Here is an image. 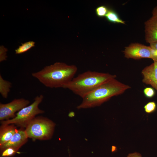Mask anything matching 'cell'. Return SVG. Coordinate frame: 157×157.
Segmentation results:
<instances>
[{
    "mask_svg": "<svg viewBox=\"0 0 157 157\" xmlns=\"http://www.w3.org/2000/svg\"><path fill=\"white\" fill-rule=\"evenodd\" d=\"M11 86V83L3 79L0 74V93L3 97L5 98L7 97Z\"/></svg>",
    "mask_w": 157,
    "mask_h": 157,
    "instance_id": "12",
    "label": "cell"
},
{
    "mask_svg": "<svg viewBox=\"0 0 157 157\" xmlns=\"http://www.w3.org/2000/svg\"><path fill=\"white\" fill-rule=\"evenodd\" d=\"M17 130V127L14 124H1L0 127V145L10 140Z\"/></svg>",
    "mask_w": 157,
    "mask_h": 157,
    "instance_id": "11",
    "label": "cell"
},
{
    "mask_svg": "<svg viewBox=\"0 0 157 157\" xmlns=\"http://www.w3.org/2000/svg\"><path fill=\"white\" fill-rule=\"evenodd\" d=\"M35 44V42L33 41H30L22 43L21 45L15 49V53L20 54L24 53L34 47Z\"/></svg>",
    "mask_w": 157,
    "mask_h": 157,
    "instance_id": "14",
    "label": "cell"
},
{
    "mask_svg": "<svg viewBox=\"0 0 157 157\" xmlns=\"http://www.w3.org/2000/svg\"><path fill=\"white\" fill-rule=\"evenodd\" d=\"M105 17L110 22L125 24V22L121 19L117 13L112 9H109Z\"/></svg>",
    "mask_w": 157,
    "mask_h": 157,
    "instance_id": "13",
    "label": "cell"
},
{
    "mask_svg": "<svg viewBox=\"0 0 157 157\" xmlns=\"http://www.w3.org/2000/svg\"><path fill=\"white\" fill-rule=\"evenodd\" d=\"M109 9L106 6L102 5L97 7L95 9V13L97 16L100 17L106 16L108 12Z\"/></svg>",
    "mask_w": 157,
    "mask_h": 157,
    "instance_id": "16",
    "label": "cell"
},
{
    "mask_svg": "<svg viewBox=\"0 0 157 157\" xmlns=\"http://www.w3.org/2000/svg\"><path fill=\"white\" fill-rule=\"evenodd\" d=\"M115 75L88 71L74 77L63 88L67 89L82 98L106 81L116 78Z\"/></svg>",
    "mask_w": 157,
    "mask_h": 157,
    "instance_id": "3",
    "label": "cell"
},
{
    "mask_svg": "<svg viewBox=\"0 0 157 157\" xmlns=\"http://www.w3.org/2000/svg\"><path fill=\"white\" fill-rule=\"evenodd\" d=\"M55 123L46 117H35L28 124L25 130L28 138L33 140H47L52 137Z\"/></svg>",
    "mask_w": 157,
    "mask_h": 157,
    "instance_id": "4",
    "label": "cell"
},
{
    "mask_svg": "<svg viewBox=\"0 0 157 157\" xmlns=\"http://www.w3.org/2000/svg\"><path fill=\"white\" fill-rule=\"evenodd\" d=\"M123 52L125 57L127 58H153V51L150 47L138 43H131L125 47Z\"/></svg>",
    "mask_w": 157,
    "mask_h": 157,
    "instance_id": "7",
    "label": "cell"
},
{
    "mask_svg": "<svg viewBox=\"0 0 157 157\" xmlns=\"http://www.w3.org/2000/svg\"><path fill=\"white\" fill-rule=\"evenodd\" d=\"M28 138L25 129L21 128L20 129H17L10 140L0 145L1 152L8 147L13 148L18 150L22 145L26 142Z\"/></svg>",
    "mask_w": 157,
    "mask_h": 157,
    "instance_id": "8",
    "label": "cell"
},
{
    "mask_svg": "<svg viewBox=\"0 0 157 157\" xmlns=\"http://www.w3.org/2000/svg\"><path fill=\"white\" fill-rule=\"evenodd\" d=\"M149 46L153 51L152 59L154 62L157 63V42L150 44Z\"/></svg>",
    "mask_w": 157,
    "mask_h": 157,
    "instance_id": "19",
    "label": "cell"
},
{
    "mask_svg": "<svg viewBox=\"0 0 157 157\" xmlns=\"http://www.w3.org/2000/svg\"><path fill=\"white\" fill-rule=\"evenodd\" d=\"M143 76L142 81L151 85L157 91V63L154 62L146 67L142 71Z\"/></svg>",
    "mask_w": 157,
    "mask_h": 157,
    "instance_id": "9",
    "label": "cell"
},
{
    "mask_svg": "<svg viewBox=\"0 0 157 157\" xmlns=\"http://www.w3.org/2000/svg\"><path fill=\"white\" fill-rule=\"evenodd\" d=\"M18 150L12 147H8L3 150L1 152V157H11L14 156Z\"/></svg>",
    "mask_w": 157,
    "mask_h": 157,
    "instance_id": "15",
    "label": "cell"
},
{
    "mask_svg": "<svg viewBox=\"0 0 157 157\" xmlns=\"http://www.w3.org/2000/svg\"><path fill=\"white\" fill-rule=\"evenodd\" d=\"M0 61L1 62L6 60L7 57L6 52L7 50L3 46H0Z\"/></svg>",
    "mask_w": 157,
    "mask_h": 157,
    "instance_id": "20",
    "label": "cell"
},
{
    "mask_svg": "<svg viewBox=\"0 0 157 157\" xmlns=\"http://www.w3.org/2000/svg\"><path fill=\"white\" fill-rule=\"evenodd\" d=\"M43 98V96L42 94L37 96L31 104L24 107L18 111L14 118L1 121V124H13L21 128H25L35 116L44 113V110L38 107Z\"/></svg>",
    "mask_w": 157,
    "mask_h": 157,
    "instance_id": "5",
    "label": "cell"
},
{
    "mask_svg": "<svg viewBox=\"0 0 157 157\" xmlns=\"http://www.w3.org/2000/svg\"><path fill=\"white\" fill-rule=\"evenodd\" d=\"M127 157H142L141 154L138 152H135L129 154Z\"/></svg>",
    "mask_w": 157,
    "mask_h": 157,
    "instance_id": "21",
    "label": "cell"
},
{
    "mask_svg": "<svg viewBox=\"0 0 157 157\" xmlns=\"http://www.w3.org/2000/svg\"><path fill=\"white\" fill-rule=\"evenodd\" d=\"M152 17H153L157 19V6H155L152 11Z\"/></svg>",
    "mask_w": 157,
    "mask_h": 157,
    "instance_id": "22",
    "label": "cell"
},
{
    "mask_svg": "<svg viewBox=\"0 0 157 157\" xmlns=\"http://www.w3.org/2000/svg\"><path fill=\"white\" fill-rule=\"evenodd\" d=\"M143 92L145 96L147 98H151L154 97L155 94V92L153 88L147 87L143 90Z\"/></svg>",
    "mask_w": 157,
    "mask_h": 157,
    "instance_id": "18",
    "label": "cell"
},
{
    "mask_svg": "<svg viewBox=\"0 0 157 157\" xmlns=\"http://www.w3.org/2000/svg\"><path fill=\"white\" fill-rule=\"evenodd\" d=\"M157 105L154 101H150L147 104L144 106L146 113H151L154 112L156 110Z\"/></svg>",
    "mask_w": 157,
    "mask_h": 157,
    "instance_id": "17",
    "label": "cell"
},
{
    "mask_svg": "<svg viewBox=\"0 0 157 157\" xmlns=\"http://www.w3.org/2000/svg\"><path fill=\"white\" fill-rule=\"evenodd\" d=\"M145 38L149 44L157 42V19L152 17L144 23Z\"/></svg>",
    "mask_w": 157,
    "mask_h": 157,
    "instance_id": "10",
    "label": "cell"
},
{
    "mask_svg": "<svg viewBox=\"0 0 157 157\" xmlns=\"http://www.w3.org/2000/svg\"><path fill=\"white\" fill-rule=\"evenodd\" d=\"M131 88L113 78L102 83L82 99L78 109L99 106L112 97L120 95Z\"/></svg>",
    "mask_w": 157,
    "mask_h": 157,
    "instance_id": "2",
    "label": "cell"
},
{
    "mask_svg": "<svg viewBox=\"0 0 157 157\" xmlns=\"http://www.w3.org/2000/svg\"><path fill=\"white\" fill-rule=\"evenodd\" d=\"M77 70L75 65L58 62L46 66L32 75L47 87L63 88L74 78Z\"/></svg>",
    "mask_w": 157,
    "mask_h": 157,
    "instance_id": "1",
    "label": "cell"
},
{
    "mask_svg": "<svg viewBox=\"0 0 157 157\" xmlns=\"http://www.w3.org/2000/svg\"><path fill=\"white\" fill-rule=\"evenodd\" d=\"M29 100L21 98L15 99L7 104L0 103V120H7L16 116L15 113L19 111L29 104Z\"/></svg>",
    "mask_w": 157,
    "mask_h": 157,
    "instance_id": "6",
    "label": "cell"
}]
</instances>
